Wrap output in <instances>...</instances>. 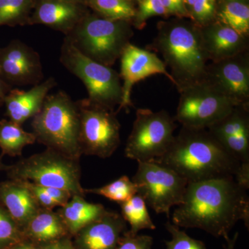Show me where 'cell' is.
Instances as JSON below:
<instances>
[{
	"label": "cell",
	"instance_id": "cell-21",
	"mask_svg": "<svg viewBox=\"0 0 249 249\" xmlns=\"http://www.w3.org/2000/svg\"><path fill=\"white\" fill-rule=\"evenodd\" d=\"M106 211L103 204L88 202L85 196L74 195L66 204L59 208L57 212L70 235L73 237L83 228L103 216Z\"/></svg>",
	"mask_w": 249,
	"mask_h": 249
},
{
	"label": "cell",
	"instance_id": "cell-35",
	"mask_svg": "<svg viewBox=\"0 0 249 249\" xmlns=\"http://www.w3.org/2000/svg\"><path fill=\"white\" fill-rule=\"evenodd\" d=\"M42 187L50 197L56 203L58 207H61L66 204L73 196V195L67 190L52 187Z\"/></svg>",
	"mask_w": 249,
	"mask_h": 249
},
{
	"label": "cell",
	"instance_id": "cell-42",
	"mask_svg": "<svg viewBox=\"0 0 249 249\" xmlns=\"http://www.w3.org/2000/svg\"><path fill=\"white\" fill-rule=\"evenodd\" d=\"M3 156L0 155V173L1 172H5L8 168V165L5 164L2 161Z\"/></svg>",
	"mask_w": 249,
	"mask_h": 249
},
{
	"label": "cell",
	"instance_id": "cell-12",
	"mask_svg": "<svg viewBox=\"0 0 249 249\" xmlns=\"http://www.w3.org/2000/svg\"><path fill=\"white\" fill-rule=\"evenodd\" d=\"M205 81L235 106H249V52L208 64Z\"/></svg>",
	"mask_w": 249,
	"mask_h": 249
},
{
	"label": "cell",
	"instance_id": "cell-32",
	"mask_svg": "<svg viewBox=\"0 0 249 249\" xmlns=\"http://www.w3.org/2000/svg\"><path fill=\"white\" fill-rule=\"evenodd\" d=\"M138 9L133 19L134 27L139 29L144 27L147 19L155 16H168L161 0H139Z\"/></svg>",
	"mask_w": 249,
	"mask_h": 249
},
{
	"label": "cell",
	"instance_id": "cell-34",
	"mask_svg": "<svg viewBox=\"0 0 249 249\" xmlns=\"http://www.w3.org/2000/svg\"><path fill=\"white\" fill-rule=\"evenodd\" d=\"M23 181L32 193L33 196L35 197L36 201L41 209L53 210L55 208L58 207L56 203L47 194L43 187L29 182V181Z\"/></svg>",
	"mask_w": 249,
	"mask_h": 249
},
{
	"label": "cell",
	"instance_id": "cell-31",
	"mask_svg": "<svg viewBox=\"0 0 249 249\" xmlns=\"http://www.w3.org/2000/svg\"><path fill=\"white\" fill-rule=\"evenodd\" d=\"M165 227L172 236L171 240L165 242L166 249H207L204 242L190 237L173 223L167 222Z\"/></svg>",
	"mask_w": 249,
	"mask_h": 249
},
{
	"label": "cell",
	"instance_id": "cell-37",
	"mask_svg": "<svg viewBox=\"0 0 249 249\" xmlns=\"http://www.w3.org/2000/svg\"><path fill=\"white\" fill-rule=\"evenodd\" d=\"M71 237H66L44 245H37L40 249H76L71 240Z\"/></svg>",
	"mask_w": 249,
	"mask_h": 249
},
{
	"label": "cell",
	"instance_id": "cell-9",
	"mask_svg": "<svg viewBox=\"0 0 249 249\" xmlns=\"http://www.w3.org/2000/svg\"><path fill=\"white\" fill-rule=\"evenodd\" d=\"M80 114L82 155L110 157L121 144V124L115 111L90 101H76Z\"/></svg>",
	"mask_w": 249,
	"mask_h": 249
},
{
	"label": "cell",
	"instance_id": "cell-45",
	"mask_svg": "<svg viewBox=\"0 0 249 249\" xmlns=\"http://www.w3.org/2000/svg\"><path fill=\"white\" fill-rule=\"evenodd\" d=\"M70 1H77V0H70Z\"/></svg>",
	"mask_w": 249,
	"mask_h": 249
},
{
	"label": "cell",
	"instance_id": "cell-6",
	"mask_svg": "<svg viewBox=\"0 0 249 249\" xmlns=\"http://www.w3.org/2000/svg\"><path fill=\"white\" fill-rule=\"evenodd\" d=\"M6 175L9 179L29 181L39 186L61 188L73 196H85L80 182V160H73L47 148L8 165Z\"/></svg>",
	"mask_w": 249,
	"mask_h": 249
},
{
	"label": "cell",
	"instance_id": "cell-39",
	"mask_svg": "<svg viewBox=\"0 0 249 249\" xmlns=\"http://www.w3.org/2000/svg\"><path fill=\"white\" fill-rule=\"evenodd\" d=\"M10 249H40L37 245L35 244L32 243V242H29V241L24 240L19 243L11 247Z\"/></svg>",
	"mask_w": 249,
	"mask_h": 249
},
{
	"label": "cell",
	"instance_id": "cell-4",
	"mask_svg": "<svg viewBox=\"0 0 249 249\" xmlns=\"http://www.w3.org/2000/svg\"><path fill=\"white\" fill-rule=\"evenodd\" d=\"M31 127L36 142L73 160H80V114L65 91L48 95L40 111L32 118Z\"/></svg>",
	"mask_w": 249,
	"mask_h": 249
},
{
	"label": "cell",
	"instance_id": "cell-17",
	"mask_svg": "<svg viewBox=\"0 0 249 249\" xmlns=\"http://www.w3.org/2000/svg\"><path fill=\"white\" fill-rule=\"evenodd\" d=\"M56 85L55 78L50 77L27 91L11 89L5 98L4 104L9 120L22 125L28 119L34 117L40 111L51 90Z\"/></svg>",
	"mask_w": 249,
	"mask_h": 249
},
{
	"label": "cell",
	"instance_id": "cell-44",
	"mask_svg": "<svg viewBox=\"0 0 249 249\" xmlns=\"http://www.w3.org/2000/svg\"><path fill=\"white\" fill-rule=\"evenodd\" d=\"M127 1H132H132H138L139 0H127Z\"/></svg>",
	"mask_w": 249,
	"mask_h": 249
},
{
	"label": "cell",
	"instance_id": "cell-11",
	"mask_svg": "<svg viewBox=\"0 0 249 249\" xmlns=\"http://www.w3.org/2000/svg\"><path fill=\"white\" fill-rule=\"evenodd\" d=\"M179 93L174 119L186 128L208 129L236 106L205 80Z\"/></svg>",
	"mask_w": 249,
	"mask_h": 249
},
{
	"label": "cell",
	"instance_id": "cell-38",
	"mask_svg": "<svg viewBox=\"0 0 249 249\" xmlns=\"http://www.w3.org/2000/svg\"><path fill=\"white\" fill-rule=\"evenodd\" d=\"M13 89V87L8 84L6 82H5L3 78L0 76V107L4 106V100L6 96H7L8 93L11 89Z\"/></svg>",
	"mask_w": 249,
	"mask_h": 249
},
{
	"label": "cell",
	"instance_id": "cell-43",
	"mask_svg": "<svg viewBox=\"0 0 249 249\" xmlns=\"http://www.w3.org/2000/svg\"><path fill=\"white\" fill-rule=\"evenodd\" d=\"M220 1H247V0H220Z\"/></svg>",
	"mask_w": 249,
	"mask_h": 249
},
{
	"label": "cell",
	"instance_id": "cell-8",
	"mask_svg": "<svg viewBox=\"0 0 249 249\" xmlns=\"http://www.w3.org/2000/svg\"><path fill=\"white\" fill-rule=\"evenodd\" d=\"M175 119L165 110L139 108L124 148V156L137 162H153L171 145L177 128Z\"/></svg>",
	"mask_w": 249,
	"mask_h": 249
},
{
	"label": "cell",
	"instance_id": "cell-5",
	"mask_svg": "<svg viewBox=\"0 0 249 249\" xmlns=\"http://www.w3.org/2000/svg\"><path fill=\"white\" fill-rule=\"evenodd\" d=\"M133 35L129 22L85 16L66 36L87 57L111 67L120 58Z\"/></svg>",
	"mask_w": 249,
	"mask_h": 249
},
{
	"label": "cell",
	"instance_id": "cell-1",
	"mask_svg": "<svg viewBox=\"0 0 249 249\" xmlns=\"http://www.w3.org/2000/svg\"><path fill=\"white\" fill-rule=\"evenodd\" d=\"M247 189L233 177L188 183L183 202L173 213V224L199 229L216 237L227 239L238 221L249 227Z\"/></svg>",
	"mask_w": 249,
	"mask_h": 249
},
{
	"label": "cell",
	"instance_id": "cell-3",
	"mask_svg": "<svg viewBox=\"0 0 249 249\" xmlns=\"http://www.w3.org/2000/svg\"><path fill=\"white\" fill-rule=\"evenodd\" d=\"M151 48L161 54L178 92L204 81L209 60L200 27L194 22L163 23Z\"/></svg>",
	"mask_w": 249,
	"mask_h": 249
},
{
	"label": "cell",
	"instance_id": "cell-26",
	"mask_svg": "<svg viewBox=\"0 0 249 249\" xmlns=\"http://www.w3.org/2000/svg\"><path fill=\"white\" fill-rule=\"evenodd\" d=\"M87 4L101 17L111 20L130 22L135 17L136 11L132 1L127 0H85Z\"/></svg>",
	"mask_w": 249,
	"mask_h": 249
},
{
	"label": "cell",
	"instance_id": "cell-14",
	"mask_svg": "<svg viewBox=\"0 0 249 249\" xmlns=\"http://www.w3.org/2000/svg\"><path fill=\"white\" fill-rule=\"evenodd\" d=\"M120 59L121 73L119 75L124 83L122 85V102L118 111L132 106L131 93L134 85L147 77L163 74L175 84L164 62L153 52L129 43L124 48Z\"/></svg>",
	"mask_w": 249,
	"mask_h": 249
},
{
	"label": "cell",
	"instance_id": "cell-7",
	"mask_svg": "<svg viewBox=\"0 0 249 249\" xmlns=\"http://www.w3.org/2000/svg\"><path fill=\"white\" fill-rule=\"evenodd\" d=\"M60 61L83 82L90 101L113 110L116 106H120L123 98L121 77L111 67L87 57L67 36L62 42Z\"/></svg>",
	"mask_w": 249,
	"mask_h": 249
},
{
	"label": "cell",
	"instance_id": "cell-15",
	"mask_svg": "<svg viewBox=\"0 0 249 249\" xmlns=\"http://www.w3.org/2000/svg\"><path fill=\"white\" fill-rule=\"evenodd\" d=\"M127 222L114 211L106 213L79 231L73 242L76 249H115L127 231Z\"/></svg>",
	"mask_w": 249,
	"mask_h": 249
},
{
	"label": "cell",
	"instance_id": "cell-30",
	"mask_svg": "<svg viewBox=\"0 0 249 249\" xmlns=\"http://www.w3.org/2000/svg\"><path fill=\"white\" fill-rule=\"evenodd\" d=\"M217 0H196L188 11L192 21L199 26L204 27L215 20Z\"/></svg>",
	"mask_w": 249,
	"mask_h": 249
},
{
	"label": "cell",
	"instance_id": "cell-22",
	"mask_svg": "<svg viewBox=\"0 0 249 249\" xmlns=\"http://www.w3.org/2000/svg\"><path fill=\"white\" fill-rule=\"evenodd\" d=\"M36 142L35 134L28 132L22 125L13 121L2 119L0 121V149L1 156L19 157L23 149Z\"/></svg>",
	"mask_w": 249,
	"mask_h": 249
},
{
	"label": "cell",
	"instance_id": "cell-27",
	"mask_svg": "<svg viewBox=\"0 0 249 249\" xmlns=\"http://www.w3.org/2000/svg\"><path fill=\"white\" fill-rule=\"evenodd\" d=\"M85 191L86 194L103 196L119 204L128 201L137 194V186L126 175L100 188H85Z\"/></svg>",
	"mask_w": 249,
	"mask_h": 249
},
{
	"label": "cell",
	"instance_id": "cell-40",
	"mask_svg": "<svg viewBox=\"0 0 249 249\" xmlns=\"http://www.w3.org/2000/svg\"><path fill=\"white\" fill-rule=\"evenodd\" d=\"M237 237H238V232H236L232 238H230V237H229L227 239H226L227 243V248H226V249H235L236 241L237 240Z\"/></svg>",
	"mask_w": 249,
	"mask_h": 249
},
{
	"label": "cell",
	"instance_id": "cell-23",
	"mask_svg": "<svg viewBox=\"0 0 249 249\" xmlns=\"http://www.w3.org/2000/svg\"><path fill=\"white\" fill-rule=\"evenodd\" d=\"M217 141L249 134V106H236L207 129Z\"/></svg>",
	"mask_w": 249,
	"mask_h": 249
},
{
	"label": "cell",
	"instance_id": "cell-33",
	"mask_svg": "<svg viewBox=\"0 0 249 249\" xmlns=\"http://www.w3.org/2000/svg\"><path fill=\"white\" fill-rule=\"evenodd\" d=\"M152 245L151 236L133 235L127 231L121 237L115 249H152Z\"/></svg>",
	"mask_w": 249,
	"mask_h": 249
},
{
	"label": "cell",
	"instance_id": "cell-19",
	"mask_svg": "<svg viewBox=\"0 0 249 249\" xmlns=\"http://www.w3.org/2000/svg\"><path fill=\"white\" fill-rule=\"evenodd\" d=\"M0 203L9 211L22 231L41 209L30 190L20 180L0 182Z\"/></svg>",
	"mask_w": 249,
	"mask_h": 249
},
{
	"label": "cell",
	"instance_id": "cell-28",
	"mask_svg": "<svg viewBox=\"0 0 249 249\" xmlns=\"http://www.w3.org/2000/svg\"><path fill=\"white\" fill-rule=\"evenodd\" d=\"M33 4V0H0V27L22 24Z\"/></svg>",
	"mask_w": 249,
	"mask_h": 249
},
{
	"label": "cell",
	"instance_id": "cell-18",
	"mask_svg": "<svg viewBox=\"0 0 249 249\" xmlns=\"http://www.w3.org/2000/svg\"><path fill=\"white\" fill-rule=\"evenodd\" d=\"M77 1L40 0L31 18L32 24H45L67 36L85 17Z\"/></svg>",
	"mask_w": 249,
	"mask_h": 249
},
{
	"label": "cell",
	"instance_id": "cell-24",
	"mask_svg": "<svg viewBox=\"0 0 249 249\" xmlns=\"http://www.w3.org/2000/svg\"><path fill=\"white\" fill-rule=\"evenodd\" d=\"M215 20L249 37V6L247 1H221L216 10Z\"/></svg>",
	"mask_w": 249,
	"mask_h": 249
},
{
	"label": "cell",
	"instance_id": "cell-2",
	"mask_svg": "<svg viewBox=\"0 0 249 249\" xmlns=\"http://www.w3.org/2000/svg\"><path fill=\"white\" fill-rule=\"evenodd\" d=\"M182 177L188 183L233 177L249 181V165L242 164L223 147L207 129L181 127L166 152L155 160Z\"/></svg>",
	"mask_w": 249,
	"mask_h": 249
},
{
	"label": "cell",
	"instance_id": "cell-29",
	"mask_svg": "<svg viewBox=\"0 0 249 249\" xmlns=\"http://www.w3.org/2000/svg\"><path fill=\"white\" fill-rule=\"evenodd\" d=\"M24 240L22 230L0 203V249H10Z\"/></svg>",
	"mask_w": 249,
	"mask_h": 249
},
{
	"label": "cell",
	"instance_id": "cell-25",
	"mask_svg": "<svg viewBox=\"0 0 249 249\" xmlns=\"http://www.w3.org/2000/svg\"><path fill=\"white\" fill-rule=\"evenodd\" d=\"M121 216L130 225L131 234L137 235L144 229L155 230L156 226L152 222L146 204L138 194L132 196L128 201L120 204Z\"/></svg>",
	"mask_w": 249,
	"mask_h": 249
},
{
	"label": "cell",
	"instance_id": "cell-41",
	"mask_svg": "<svg viewBox=\"0 0 249 249\" xmlns=\"http://www.w3.org/2000/svg\"><path fill=\"white\" fill-rule=\"evenodd\" d=\"M182 1L183 4H184L185 8H186L187 12H188L192 6H193V4H195L196 0H182Z\"/></svg>",
	"mask_w": 249,
	"mask_h": 249
},
{
	"label": "cell",
	"instance_id": "cell-13",
	"mask_svg": "<svg viewBox=\"0 0 249 249\" xmlns=\"http://www.w3.org/2000/svg\"><path fill=\"white\" fill-rule=\"evenodd\" d=\"M0 76L11 86L36 85L43 80L40 55L22 41L0 47Z\"/></svg>",
	"mask_w": 249,
	"mask_h": 249
},
{
	"label": "cell",
	"instance_id": "cell-16",
	"mask_svg": "<svg viewBox=\"0 0 249 249\" xmlns=\"http://www.w3.org/2000/svg\"><path fill=\"white\" fill-rule=\"evenodd\" d=\"M200 30L209 61H221L249 50V37L218 21L200 27Z\"/></svg>",
	"mask_w": 249,
	"mask_h": 249
},
{
	"label": "cell",
	"instance_id": "cell-10",
	"mask_svg": "<svg viewBox=\"0 0 249 249\" xmlns=\"http://www.w3.org/2000/svg\"><path fill=\"white\" fill-rule=\"evenodd\" d=\"M132 181L137 194L157 214L170 218V210L183 202L188 181L176 172L156 162H138Z\"/></svg>",
	"mask_w": 249,
	"mask_h": 249
},
{
	"label": "cell",
	"instance_id": "cell-20",
	"mask_svg": "<svg viewBox=\"0 0 249 249\" xmlns=\"http://www.w3.org/2000/svg\"><path fill=\"white\" fill-rule=\"evenodd\" d=\"M24 240L36 245L71 237L60 214L53 210L40 209L22 229Z\"/></svg>",
	"mask_w": 249,
	"mask_h": 249
},
{
	"label": "cell",
	"instance_id": "cell-36",
	"mask_svg": "<svg viewBox=\"0 0 249 249\" xmlns=\"http://www.w3.org/2000/svg\"><path fill=\"white\" fill-rule=\"evenodd\" d=\"M161 1L168 16L175 15L178 17H188L182 0H161Z\"/></svg>",
	"mask_w": 249,
	"mask_h": 249
}]
</instances>
